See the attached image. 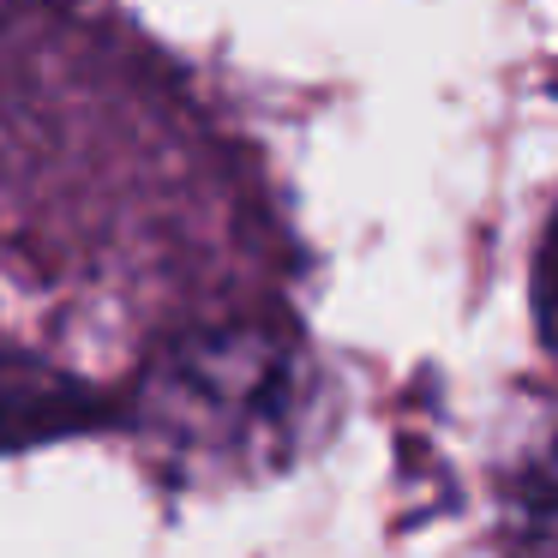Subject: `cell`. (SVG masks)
<instances>
[{"instance_id":"2","label":"cell","mask_w":558,"mask_h":558,"mask_svg":"<svg viewBox=\"0 0 558 558\" xmlns=\"http://www.w3.org/2000/svg\"><path fill=\"white\" fill-rule=\"evenodd\" d=\"M78 421V390L49 378L43 366L0 361V450L37 445L49 433H66Z\"/></svg>"},{"instance_id":"1","label":"cell","mask_w":558,"mask_h":558,"mask_svg":"<svg viewBox=\"0 0 558 558\" xmlns=\"http://www.w3.org/2000/svg\"><path fill=\"white\" fill-rule=\"evenodd\" d=\"M145 414L181 462H253L289 421V361L265 337H210L162 366Z\"/></svg>"},{"instance_id":"3","label":"cell","mask_w":558,"mask_h":558,"mask_svg":"<svg viewBox=\"0 0 558 558\" xmlns=\"http://www.w3.org/2000/svg\"><path fill=\"white\" fill-rule=\"evenodd\" d=\"M534 313H541V337L558 349V217H553V229H546L541 270H534Z\"/></svg>"}]
</instances>
